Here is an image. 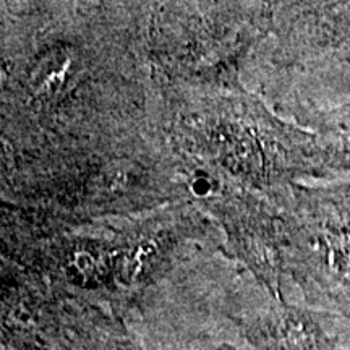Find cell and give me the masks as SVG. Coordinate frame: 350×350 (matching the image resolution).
Returning <instances> with one entry per match:
<instances>
[{
  "mask_svg": "<svg viewBox=\"0 0 350 350\" xmlns=\"http://www.w3.org/2000/svg\"><path fill=\"white\" fill-rule=\"evenodd\" d=\"M68 62L64 60V62L59 64H46L42 65L41 72L38 73V77L34 78V88H36L38 93H55L60 86H62L65 72H67Z\"/></svg>",
  "mask_w": 350,
  "mask_h": 350,
  "instance_id": "obj_1",
  "label": "cell"
},
{
  "mask_svg": "<svg viewBox=\"0 0 350 350\" xmlns=\"http://www.w3.org/2000/svg\"><path fill=\"white\" fill-rule=\"evenodd\" d=\"M99 256L93 255V252L90 250H80V252H75V255H73L72 261H70V266H72V269L75 271V273L80 275V278H85V279H90V278H96L100 274V269H99Z\"/></svg>",
  "mask_w": 350,
  "mask_h": 350,
  "instance_id": "obj_2",
  "label": "cell"
},
{
  "mask_svg": "<svg viewBox=\"0 0 350 350\" xmlns=\"http://www.w3.org/2000/svg\"><path fill=\"white\" fill-rule=\"evenodd\" d=\"M195 191L198 195L206 193V183H204V182H196L195 183Z\"/></svg>",
  "mask_w": 350,
  "mask_h": 350,
  "instance_id": "obj_3",
  "label": "cell"
}]
</instances>
